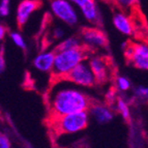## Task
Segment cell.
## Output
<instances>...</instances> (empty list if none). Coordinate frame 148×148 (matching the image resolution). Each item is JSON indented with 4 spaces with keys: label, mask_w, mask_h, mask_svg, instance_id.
Returning a JSON list of instances; mask_svg holds the SVG:
<instances>
[{
    "label": "cell",
    "mask_w": 148,
    "mask_h": 148,
    "mask_svg": "<svg viewBox=\"0 0 148 148\" xmlns=\"http://www.w3.org/2000/svg\"><path fill=\"white\" fill-rule=\"evenodd\" d=\"M49 101L54 118L87 111L91 104L89 97L84 92L69 85V82L64 79H60V81L52 87Z\"/></svg>",
    "instance_id": "6da1fadb"
},
{
    "label": "cell",
    "mask_w": 148,
    "mask_h": 148,
    "mask_svg": "<svg viewBox=\"0 0 148 148\" xmlns=\"http://www.w3.org/2000/svg\"><path fill=\"white\" fill-rule=\"evenodd\" d=\"M86 58V49L84 47L55 52V58L51 72L57 78H63L69 72H71L80 62Z\"/></svg>",
    "instance_id": "7a4b0ae2"
},
{
    "label": "cell",
    "mask_w": 148,
    "mask_h": 148,
    "mask_svg": "<svg viewBox=\"0 0 148 148\" xmlns=\"http://www.w3.org/2000/svg\"><path fill=\"white\" fill-rule=\"evenodd\" d=\"M54 119V126L58 133L77 134L87 127L89 123V114L87 111H82L55 117Z\"/></svg>",
    "instance_id": "3957f363"
},
{
    "label": "cell",
    "mask_w": 148,
    "mask_h": 148,
    "mask_svg": "<svg viewBox=\"0 0 148 148\" xmlns=\"http://www.w3.org/2000/svg\"><path fill=\"white\" fill-rule=\"evenodd\" d=\"M60 79H64L71 83L84 87H91L96 83L88 62L86 61L80 62L71 72H69L63 78H60Z\"/></svg>",
    "instance_id": "277c9868"
},
{
    "label": "cell",
    "mask_w": 148,
    "mask_h": 148,
    "mask_svg": "<svg viewBox=\"0 0 148 148\" xmlns=\"http://www.w3.org/2000/svg\"><path fill=\"white\" fill-rule=\"evenodd\" d=\"M51 10L58 19L74 26L78 22V15L69 0H51Z\"/></svg>",
    "instance_id": "5b68a950"
},
{
    "label": "cell",
    "mask_w": 148,
    "mask_h": 148,
    "mask_svg": "<svg viewBox=\"0 0 148 148\" xmlns=\"http://www.w3.org/2000/svg\"><path fill=\"white\" fill-rule=\"evenodd\" d=\"M69 1L79 8L82 15L84 16L88 22L99 25V23L101 22V15L94 0H69Z\"/></svg>",
    "instance_id": "8992f818"
},
{
    "label": "cell",
    "mask_w": 148,
    "mask_h": 148,
    "mask_svg": "<svg viewBox=\"0 0 148 148\" xmlns=\"http://www.w3.org/2000/svg\"><path fill=\"white\" fill-rule=\"evenodd\" d=\"M82 42L88 47H106L108 40L105 33L97 28H85L81 33Z\"/></svg>",
    "instance_id": "52a82bcc"
},
{
    "label": "cell",
    "mask_w": 148,
    "mask_h": 148,
    "mask_svg": "<svg viewBox=\"0 0 148 148\" xmlns=\"http://www.w3.org/2000/svg\"><path fill=\"white\" fill-rule=\"evenodd\" d=\"M134 66L140 69H148V47L146 44L134 45L132 54L128 58Z\"/></svg>",
    "instance_id": "ba28073f"
},
{
    "label": "cell",
    "mask_w": 148,
    "mask_h": 148,
    "mask_svg": "<svg viewBox=\"0 0 148 148\" xmlns=\"http://www.w3.org/2000/svg\"><path fill=\"white\" fill-rule=\"evenodd\" d=\"M95 81L105 83L108 79V63L101 57H92L88 62Z\"/></svg>",
    "instance_id": "9c48e42d"
},
{
    "label": "cell",
    "mask_w": 148,
    "mask_h": 148,
    "mask_svg": "<svg viewBox=\"0 0 148 148\" xmlns=\"http://www.w3.org/2000/svg\"><path fill=\"white\" fill-rule=\"evenodd\" d=\"M37 0H23L17 10V22L19 26H23L27 23L31 14L38 8Z\"/></svg>",
    "instance_id": "30bf717a"
},
{
    "label": "cell",
    "mask_w": 148,
    "mask_h": 148,
    "mask_svg": "<svg viewBox=\"0 0 148 148\" xmlns=\"http://www.w3.org/2000/svg\"><path fill=\"white\" fill-rule=\"evenodd\" d=\"M89 115L93 117L94 120L99 124L108 123L113 119V112L104 105H93L90 107Z\"/></svg>",
    "instance_id": "8fae6325"
},
{
    "label": "cell",
    "mask_w": 148,
    "mask_h": 148,
    "mask_svg": "<svg viewBox=\"0 0 148 148\" xmlns=\"http://www.w3.org/2000/svg\"><path fill=\"white\" fill-rule=\"evenodd\" d=\"M54 51L42 52L35 57L34 61H33V65L35 66V69H37L40 72H51L53 67V63H54Z\"/></svg>",
    "instance_id": "7c38bea8"
},
{
    "label": "cell",
    "mask_w": 148,
    "mask_h": 148,
    "mask_svg": "<svg viewBox=\"0 0 148 148\" xmlns=\"http://www.w3.org/2000/svg\"><path fill=\"white\" fill-rule=\"evenodd\" d=\"M113 23L114 26L116 27L117 30L125 35H131L134 32L133 23L130 20V18L122 12H117L113 17Z\"/></svg>",
    "instance_id": "4fadbf2b"
},
{
    "label": "cell",
    "mask_w": 148,
    "mask_h": 148,
    "mask_svg": "<svg viewBox=\"0 0 148 148\" xmlns=\"http://www.w3.org/2000/svg\"><path fill=\"white\" fill-rule=\"evenodd\" d=\"M82 46L81 40L78 37H69L66 40H64L63 42H60L56 47L54 52H60V51H65V50L74 49V48H78Z\"/></svg>",
    "instance_id": "5bb4252c"
},
{
    "label": "cell",
    "mask_w": 148,
    "mask_h": 148,
    "mask_svg": "<svg viewBox=\"0 0 148 148\" xmlns=\"http://www.w3.org/2000/svg\"><path fill=\"white\" fill-rule=\"evenodd\" d=\"M117 108H118L119 113L121 114V116L123 117L125 120L130 119V116H131V112H130V108H128L127 104L123 99H117Z\"/></svg>",
    "instance_id": "9a60e30c"
},
{
    "label": "cell",
    "mask_w": 148,
    "mask_h": 148,
    "mask_svg": "<svg viewBox=\"0 0 148 148\" xmlns=\"http://www.w3.org/2000/svg\"><path fill=\"white\" fill-rule=\"evenodd\" d=\"M10 37H12V40L14 42V44H15L17 47L21 48V49H23V50L26 49L25 40L20 33H18V32H12V33H10Z\"/></svg>",
    "instance_id": "2e32d148"
},
{
    "label": "cell",
    "mask_w": 148,
    "mask_h": 148,
    "mask_svg": "<svg viewBox=\"0 0 148 148\" xmlns=\"http://www.w3.org/2000/svg\"><path fill=\"white\" fill-rule=\"evenodd\" d=\"M117 87L122 91H125L131 87V82L125 77H118L117 78Z\"/></svg>",
    "instance_id": "e0dca14e"
},
{
    "label": "cell",
    "mask_w": 148,
    "mask_h": 148,
    "mask_svg": "<svg viewBox=\"0 0 148 148\" xmlns=\"http://www.w3.org/2000/svg\"><path fill=\"white\" fill-rule=\"evenodd\" d=\"M10 14V0L0 1V17H6Z\"/></svg>",
    "instance_id": "ac0fdd59"
},
{
    "label": "cell",
    "mask_w": 148,
    "mask_h": 148,
    "mask_svg": "<svg viewBox=\"0 0 148 148\" xmlns=\"http://www.w3.org/2000/svg\"><path fill=\"white\" fill-rule=\"evenodd\" d=\"M135 94L139 99H147L148 95V89L145 86H138L135 89Z\"/></svg>",
    "instance_id": "d6986e66"
},
{
    "label": "cell",
    "mask_w": 148,
    "mask_h": 148,
    "mask_svg": "<svg viewBox=\"0 0 148 148\" xmlns=\"http://www.w3.org/2000/svg\"><path fill=\"white\" fill-rule=\"evenodd\" d=\"M0 148H12L10 139L5 135H0Z\"/></svg>",
    "instance_id": "ffe728a7"
},
{
    "label": "cell",
    "mask_w": 148,
    "mask_h": 148,
    "mask_svg": "<svg viewBox=\"0 0 148 148\" xmlns=\"http://www.w3.org/2000/svg\"><path fill=\"white\" fill-rule=\"evenodd\" d=\"M116 1L122 8H132L137 2V0H116Z\"/></svg>",
    "instance_id": "44dd1931"
},
{
    "label": "cell",
    "mask_w": 148,
    "mask_h": 148,
    "mask_svg": "<svg viewBox=\"0 0 148 148\" xmlns=\"http://www.w3.org/2000/svg\"><path fill=\"white\" fill-rule=\"evenodd\" d=\"M5 69V60H4V56H3V51L1 50L0 51V74L4 71Z\"/></svg>",
    "instance_id": "7402d4cb"
},
{
    "label": "cell",
    "mask_w": 148,
    "mask_h": 148,
    "mask_svg": "<svg viewBox=\"0 0 148 148\" xmlns=\"http://www.w3.org/2000/svg\"><path fill=\"white\" fill-rule=\"evenodd\" d=\"M114 99H115V91H114L113 89H111V90H109V92L107 93V99L112 101Z\"/></svg>",
    "instance_id": "603a6c76"
},
{
    "label": "cell",
    "mask_w": 148,
    "mask_h": 148,
    "mask_svg": "<svg viewBox=\"0 0 148 148\" xmlns=\"http://www.w3.org/2000/svg\"><path fill=\"white\" fill-rule=\"evenodd\" d=\"M54 35L56 38H60V37H62V35H63V30L60 29V28H56V29L54 30Z\"/></svg>",
    "instance_id": "cb8c5ba5"
},
{
    "label": "cell",
    "mask_w": 148,
    "mask_h": 148,
    "mask_svg": "<svg viewBox=\"0 0 148 148\" xmlns=\"http://www.w3.org/2000/svg\"><path fill=\"white\" fill-rule=\"evenodd\" d=\"M5 33H6V29L3 25L0 24V40H2L5 36Z\"/></svg>",
    "instance_id": "d4e9b609"
},
{
    "label": "cell",
    "mask_w": 148,
    "mask_h": 148,
    "mask_svg": "<svg viewBox=\"0 0 148 148\" xmlns=\"http://www.w3.org/2000/svg\"><path fill=\"white\" fill-rule=\"evenodd\" d=\"M83 148H85V147H83Z\"/></svg>",
    "instance_id": "484cf974"
}]
</instances>
